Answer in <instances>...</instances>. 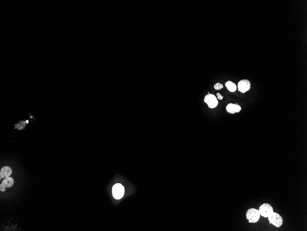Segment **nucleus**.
Instances as JSON below:
<instances>
[{"mask_svg": "<svg viewBox=\"0 0 307 231\" xmlns=\"http://www.w3.org/2000/svg\"><path fill=\"white\" fill-rule=\"evenodd\" d=\"M259 211L255 208H250L247 210L246 213V219L249 223H257L260 218Z\"/></svg>", "mask_w": 307, "mask_h": 231, "instance_id": "obj_1", "label": "nucleus"}, {"mask_svg": "<svg viewBox=\"0 0 307 231\" xmlns=\"http://www.w3.org/2000/svg\"><path fill=\"white\" fill-rule=\"evenodd\" d=\"M270 224H272L277 228H279L283 225V219L280 214L273 212L268 217Z\"/></svg>", "mask_w": 307, "mask_h": 231, "instance_id": "obj_2", "label": "nucleus"}, {"mask_svg": "<svg viewBox=\"0 0 307 231\" xmlns=\"http://www.w3.org/2000/svg\"><path fill=\"white\" fill-rule=\"evenodd\" d=\"M259 210L261 216L265 218L268 217L270 214L274 212L273 207L268 203L262 204L259 208Z\"/></svg>", "mask_w": 307, "mask_h": 231, "instance_id": "obj_3", "label": "nucleus"}, {"mask_svg": "<svg viewBox=\"0 0 307 231\" xmlns=\"http://www.w3.org/2000/svg\"><path fill=\"white\" fill-rule=\"evenodd\" d=\"M204 102L208 104L209 107L214 108L217 106L218 102L215 96L213 94H208L205 96Z\"/></svg>", "mask_w": 307, "mask_h": 231, "instance_id": "obj_4", "label": "nucleus"}, {"mask_svg": "<svg viewBox=\"0 0 307 231\" xmlns=\"http://www.w3.org/2000/svg\"><path fill=\"white\" fill-rule=\"evenodd\" d=\"M250 82L247 80H243L238 84V88L239 91L242 93H246L250 89Z\"/></svg>", "mask_w": 307, "mask_h": 231, "instance_id": "obj_5", "label": "nucleus"}, {"mask_svg": "<svg viewBox=\"0 0 307 231\" xmlns=\"http://www.w3.org/2000/svg\"><path fill=\"white\" fill-rule=\"evenodd\" d=\"M241 109H242V108H241V106L237 104L229 103L226 107L227 111L228 113L232 114L239 113L241 111Z\"/></svg>", "mask_w": 307, "mask_h": 231, "instance_id": "obj_6", "label": "nucleus"}, {"mask_svg": "<svg viewBox=\"0 0 307 231\" xmlns=\"http://www.w3.org/2000/svg\"><path fill=\"white\" fill-rule=\"evenodd\" d=\"M12 170L9 167L5 166L1 169L0 172V179L6 178L12 174Z\"/></svg>", "mask_w": 307, "mask_h": 231, "instance_id": "obj_7", "label": "nucleus"}, {"mask_svg": "<svg viewBox=\"0 0 307 231\" xmlns=\"http://www.w3.org/2000/svg\"><path fill=\"white\" fill-rule=\"evenodd\" d=\"M2 184L6 188H10L14 185V179L10 177H7L4 179L3 181L2 182Z\"/></svg>", "mask_w": 307, "mask_h": 231, "instance_id": "obj_8", "label": "nucleus"}, {"mask_svg": "<svg viewBox=\"0 0 307 231\" xmlns=\"http://www.w3.org/2000/svg\"><path fill=\"white\" fill-rule=\"evenodd\" d=\"M225 86L227 89L230 92H235L237 89V86H236V85L231 81H228L225 84Z\"/></svg>", "mask_w": 307, "mask_h": 231, "instance_id": "obj_9", "label": "nucleus"}, {"mask_svg": "<svg viewBox=\"0 0 307 231\" xmlns=\"http://www.w3.org/2000/svg\"><path fill=\"white\" fill-rule=\"evenodd\" d=\"M223 85L222 84L219 83H217L214 86V88L216 90H220L221 89L223 88Z\"/></svg>", "mask_w": 307, "mask_h": 231, "instance_id": "obj_10", "label": "nucleus"}, {"mask_svg": "<svg viewBox=\"0 0 307 231\" xmlns=\"http://www.w3.org/2000/svg\"><path fill=\"white\" fill-rule=\"evenodd\" d=\"M6 188V187H5V186H4L3 185H2V184H1V185H0V190H1V191H2V192H3V191H5Z\"/></svg>", "mask_w": 307, "mask_h": 231, "instance_id": "obj_11", "label": "nucleus"}, {"mask_svg": "<svg viewBox=\"0 0 307 231\" xmlns=\"http://www.w3.org/2000/svg\"><path fill=\"white\" fill-rule=\"evenodd\" d=\"M217 98L218 99L220 100H222L223 99V97L220 94V93H217Z\"/></svg>", "mask_w": 307, "mask_h": 231, "instance_id": "obj_12", "label": "nucleus"}]
</instances>
